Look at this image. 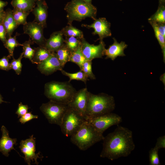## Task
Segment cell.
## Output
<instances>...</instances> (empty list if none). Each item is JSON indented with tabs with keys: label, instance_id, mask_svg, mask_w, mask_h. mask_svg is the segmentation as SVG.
<instances>
[{
	"label": "cell",
	"instance_id": "37",
	"mask_svg": "<svg viewBox=\"0 0 165 165\" xmlns=\"http://www.w3.org/2000/svg\"><path fill=\"white\" fill-rule=\"evenodd\" d=\"M29 108L27 105H23L22 102H20L18 105V108L16 112L17 115L18 117H21L28 112Z\"/></svg>",
	"mask_w": 165,
	"mask_h": 165
},
{
	"label": "cell",
	"instance_id": "5",
	"mask_svg": "<svg viewBox=\"0 0 165 165\" xmlns=\"http://www.w3.org/2000/svg\"><path fill=\"white\" fill-rule=\"evenodd\" d=\"M64 10L67 12L68 24H72L74 20L81 21L89 17L96 20V8L91 3L82 0H71L65 6Z\"/></svg>",
	"mask_w": 165,
	"mask_h": 165
},
{
	"label": "cell",
	"instance_id": "40",
	"mask_svg": "<svg viewBox=\"0 0 165 165\" xmlns=\"http://www.w3.org/2000/svg\"><path fill=\"white\" fill-rule=\"evenodd\" d=\"M158 30L160 33L165 37V23H156Z\"/></svg>",
	"mask_w": 165,
	"mask_h": 165
},
{
	"label": "cell",
	"instance_id": "30",
	"mask_svg": "<svg viewBox=\"0 0 165 165\" xmlns=\"http://www.w3.org/2000/svg\"><path fill=\"white\" fill-rule=\"evenodd\" d=\"M64 43L72 52L76 50L81 44V39L75 37L71 36L66 37Z\"/></svg>",
	"mask_w": 165,
	"mask_h": 165
},
{
	"label": "cell",
	"instance_id": "44",
	"mask_svg": "<svg viewBox=\"0 0 165 165\" xmlns=\"http://www.w3.org/2000/svg\"><path fill=\"white\" fill-rule=\"evenodd\" d=\"M82 0L88 3H91V0Z\"/></svg>",
	"mask_w": 165,
	"mask_h": 165
},
{
	"label": "cell",
	"instance_id": "13",
	"mask_svg": "<svg viewBox=\"0 0 165 165\" xmlns=\"http://www.w3.org/2000/svg\"><path fill=\"white\" fill-rule=\"evenodd\" d=\"M37 65L38 70L46 75H51L57 71H61L64 68L55 52H53L47 59Z\"/></svg>",
	"mask_w": 165,
	"mask_h": 165
},
{
	"label": "cell",
	"instance_id": "41",
	"mask_svg": "<svg viewBox=\"0 0 165 165\" xmlns=\"http://www.w3.org/2000/svg\"><path fill=\"white\" fill-rule=\"evenodd\" d=\"M7 2H5L1 0H0V12L3 11L4 8L8 4Z\"/></svg>",
	"mask_w": 165,
	"mask_h": 165
},
{
	"label": "cell",
	"instance_id": "32",
	"mask_svg": "<svg viewBox=\"0 0 165 165\" xmlns=\"http://www.w3.org/2000/svg\"><path fill=\"white\" fill-rule=\"evenodd\" d=\"M92 61H86L84 63L80 68L88 78L94 80L96 79V77L92 72Z\"/></svg>",
	"mask_w": 165,
	"mask_h": 165
},
{
	"label": "cell",
	"instance_id": "14",
	"mask_svg": "<svg viewBox=\"0 0 165 165\" xmlns=\"http://www.w3.org/2000/svg\"><path fill=\"white\" fill-rule=\"evenodd\" d=\"M110 25V23L105 18H100L94 20L91 24H82V26L87 28H93L94 31L92 34L98 35L100 41H102L104 38L111 36Z\"/></svg>",
	"mask_w": 165,
	"mask_h": 165
},
{
	"label": "cell",
	"instance_id": "38",
	"mask_svg": "<svg viewBox=\"0 0 165 165\" xmlns=\"http://www.w3.org/2000/svg\"><path fill=\"white\" fill-rule=\"evenodd\" d=\"M154 147L159 150L161 148H165V135L160 137L157 139V142Z\"/></svg>",
	"mask_w": 165,
	"mask_h": 165
},
{
	"label": "cell",
	"instance_id": "9",
	"mask_svg": "<svg viewBox=\"0 0 165 165\" xmlns=\"http://www.w3.org/2000/svg\"><path fill=\"white\" fill-rule=\"evenodd\" d=\"M19 148L24 154V160L28 165H30L31 162H34V163L38 165V158L42 159L40 152L36 153L35 138L32 135L29 138L25 140H22L20 143Z\"/></svg>",
	"mask_w": 165,
	"mask_h": 165
},
{
	"label": "cell",
	"instance_id": "15",
	"mask_svg": "<svg viewBox=\"0 0 165 165\" xmlns=\"http://www.w3.org/2000/svg\"><path fill=\"white\" fill-rule=\"evenodd\" d=\"M2 136L0 139V152L6 157L9 156V152L13 149L15 150L14 145H17L16 138H12L9 136V132L5 127H1Z\"/></svg>",
	"mask_w": 165,
	"mask_h": 165
},
{
	"label": "cell",
	"instance_id": "43",
	"mask_svg": "<svg viewBox=\"0 0 165 165\" xmlns=\"http://www.w3.org/2000/svg\"><path fill=\"white\" fill-rule=\"evenodd\" d=\"M2 102L6 103L7 102L4 101L3 100V97L0 94V104Z\"/></svg>",
	"mask_w": 165,
	"mask_h": 165
},
{
	"label": "cell",
	"instance_id": "22",
	"mask_svg": "<svg viewBox=\"0 0 165 165\" xmlns=\"http://www.w3.org/2000/svg\"><path fill=\"white\" fill-rule=\"evenodd\" d=\"M86 61L82 53L81 44L76 50L71 53L69 61L76 64L80 68Z\"/></svg>",
	"mask_w": 165,
	"mask_h": 165
},
{
	"label": "cell",
	"instance_id": "24",
	"mask_svg": "<svg viewBox=\"0 0 165 165\" xmlns=\"http://www.w3.org/2000/svg\"><path fill=\"white\" fill-rule=\"evenodd\" d=\"M60 62L64 67L65 64L69 61L71 52L65 44L55 52Z\"/></svg>",
	"mask_w": 165,
	"mask_h": 165
},
{
	"label": "cell",
	"instance_id": "35",
	"mask_svg": "<svg viewBox=\"0 0 165 165\" xmlns=\"http://www.w3.org/2000/svg\"><path fill=\"white\" fill-rule=\"evenodd\" d=\"M11 57L9 55L4 56L0 59V69H1L8 71L11 69L10 63H9V59Z\"/></svg>",
	"mask_w": 165,
	"mask_h": 165
},
{
	"label": "cell",
	"instance_id": "2",
	"mask_svg": "<svg viewBox=\"0 0 165 165\" xmlns=\"http://www.w3.org/2000/svg\"><path fill=\"white\" fill-rule=\"evenodd\" d=\"M103 134L86 120L70 136V141L80 150L85 151L103 140L104 138Z\"/></svg>",
	"mask_w": 165,
	"mask_h": 165
},
{
	"label": "cell",
	"instance_id": "21",
	"mask_svg": "<svg viewBox=\"0 0 165 165\" xmlns=\"http://www.w3.org/2000/svg\"><path fill=\"white\" fill-rule=\"evenodd\" d=\"M36 0H12L11 4L14 8L30 12L36 5Z\"/></svg>",
	"mask_w": 165,
	"mask_h": 165
},
{
	"label": "cell",
	"instance_id": "6",
	"mask_svg": "<svg viewBox=\"0 0 165 165\" xmlns=\"http://www.w3.org/2000/svg\"><path fill=\"white\" fill-rule=\"evenodd\" d=\"M69 107L68 104L50 100L42 104L40 109L50 123L60 126Z\"/></svg>",
	"mask_w": 165,
	"mask_h": 165
},
{
	"label": "cell",
	"instance_id": "7",
	"mask_svg": "<svg viewBox=\"0 0 165 165\" xmlns=\"http://www.w3.org/2000/svg\"><path fill=\"white\" fill-rule=\"evenodd\" d=\"M86 120L85 118L69 107L60 126L61 132L65 136L70 137Z\"/></svg>",
	"mask_w": 165,
	"mask_h": 165
},
{
	"label": "cell",
	"instance_id": "12",
	"mask_svg": "<svg viewBox=\"0 0 165 165\" xmlns=\"http://www.w3.org/2000/svg\"><path fill=\"white\" fill-rule=\"evenodd\" d=\"M23 25L24 33L28 35L34 43L44 46L46 39L43 35L42 26L34 21L27 22Z\"/></svg>",
	"mask_w": 165,
	"mask_h": 165
},
{
	"label": "cell",
	"instance_id": "19",
	"mask_svg": "<svg viewBox=\"0 0 165 165\" xmlns=\"http://www.w3.org/2000/svg\"><path fill=\"white\" fill-rule=\"evenodd\" d=\"M6 32L7 38L11 36L13 32L18 26L13 17L12 10L8 9L2 21Z\"/></svg>",
	"mask_w": 165,
	"mask_h": 165
},
{
	"label": "cell",
	"instance_id": "36",
	"mask_svg": "<svg viewBox=\"0 0 165 165\" xmlns=\"http://www.w3.org/2000/svg\"><path fill=\"white\" fill-rule=\"evenodd\" d=\"M38 118V116L33 115L31 112H27L24 115L21 117L19 119V121L21 124H24L33 119H37Z\"/></svg>",
	"mask_w": 165,
	"mask_h": 165
},
{
	"label": "cell",
	"instance_id": "4",
	"mask_svg": "<svg viewBox=\"0 0 165 165\" xmlns=\"http://www.w3.org/2000/svg\"><path fill=\"white\" fill-rule=\"evenodd\" d=\"M76 91L69 81H52L44 86V94L50 100L68 104Z\"/></svg>",
	"mask_w": 165,
	"mask_h": 165
},
{
	"label": "cell",
	"instance_id": "27",
	"mask_svg": "<svg viewBox=\"0 0 165 165\" xmlns=\"http://www.w3.org/2000/svg\"><path fill=\"white\" fill-rule=\"evenodd\" d=\"M60 71L63 75L69 78V82H70L72 80H76L82 81L86 84V81L89 80L88 77L80 70L79 72L75 73L68 72L63 69Z\"/></svg>",
	"mask_w": 165,
	"mask_h": 165
},
{
	"label": "cell",
	"instance_id": "8",
	"mask_svg": "<svg viewBox=\"0 0 165 165\" xmlns=\"http://www.w3.org/2000/svg\"><path fill=\"white\" fill-rule=\"evenodd\" d=\"M86 120L97 130L103 134L110 127L119 124L122 119V117L118 115L110 112L88 118Z\"/></svg>",
	"mask_w": 165,
	"mask_h": 165
},
{
	"label": "cell",
	"instance_id": "17",
	"mask_svg": "<svg viewBox=\"0 0 165 165\" xmlns=\"http://www.w3.org/2000/svg\"><path fill=\"white\" fill-rule=\"evenodd\" d=\"M113 39V43L108 49H105V55L106 56V59L110 58L112 61L118 56H125L124 51L127 47L125 42L121 41L119 43L115 38Z\"/></svg>",
	"mask_w": 165,
	"mask_h": 165
},
{
	"label": "cell",
	"instance_id": "10",
	"mask_svg": "<svg viewBox=\"0 0 165 165\" xmlns=\"http://www.w3.org/2000/svg\"><path fill=\"white\" fill-rule=\"evenodd\" d=\"M89 92L86 87L76 91L72 100L68 104L70 107L85 119Z\"/></svg>",
	"mask_w": 165,
	"mask_h": 165
},
{
	"label": "cell",
	"instance_id": "34",
	"mask_svg": "<svg viewBox=\"0 0 165 165\" xmlns=\"http://www.w3.org/2000/svg\"><path fill=\"white\" fill-rule=\"evenodd\" d=\"M159 150L154 147L149 150V157L150 165H161L158 154Z\"/></svg>",
	"mask_w": 165,
	"mask_h": 165
},
{
	"label": "cell",
	"instance_id": "31",
	"mask_svg": "<svg viewBox=\"0 0 165 165\" xmlns=\"http://www.w3.org/2000/svg\"><path fill=\"white\" fill-rule=\"evenodd\" d=\"M148 20L156 23H165V8L164 6L160 7L156 12Z\"/></svg>",
	"mask_w": 165,
	"mask_h": 165
},
{
	"label": "cell",
	"instance_id": "16",
	"mask_svg": "<svg viewBox=\"0 0 165 165\" xmlns=\"http://www.w3.org/2000/svg\"><path fill=\"white\" fill-rule=\"evenodd\" d=\"M48 7L44 0H36V5L31 11L35 18L33 21L41 24L44 28L46 26Z\"/></svg>",
	"mask_w": 165,
	"mask_h": 165
},
{
	"label": "cell",
	"instance_id": "29",
	"mask_svg": "<svg viewBox=\"0 0 165 165\" xmlns=\"http://www.w3.org/2000/svg\"><path fill=\"white\" fill-rule=\"evenodd\" d=\"M16 35L14 37L11 36L8 38L4 44L5 47L8 50L9 55L11 57H13V52L15 48L17 46H22V44L19 43L16 39Z\"/></svg>",
	"mask_w": 165,
	"mask_h": 165
},
{
	"label": "cell",
	"instance_id": "20",
	"mask_svg": "<svg viewBox=\"0 0 165 165\" xmlns=\"http://www.w3.org/2000/svg\"><path fill=\"white\" fill-rule=\"evenodd\" d=\"M34 49L35 52L32 59L33 64H37L46 60L53 52L44 46H39Z\"/></svg>",
	"mask_w": 165,
	"mask_h": 165
},
{
	"label": "cell",
	"instance_id": "26",
	"mask_svg": "<svg viewBox=\"0 0 165 165\" xmlns=\"http://www.w3.org/2000/svg\"><path fill=\"white\" fill-rule=\"evenodd\" d=\"M149 23L152 27L155 33V36L157 38L162 49L163 56V61H165V37L163 36L159 31L156 22L148 20Z\"/></svg>",
	"mask_w": 165,
	"mask_h": 165
},
{
	"label": "cell",
	"instance_id": "42",
	"mask_svg": "<svg viewBox=\"0 0 165 165\" xmlns=\"http://www.w3.org/2000/svg\"><path fill=\"white\" fill-rule=\"evenodd\" d=\"M5 15V11L0 12V23H2Z\"/></svg>",
	"mask_w": 165,
	"mask_h": 165
},
{
	"label": "cell",
	"instance_id": "28",
	"mask_svg": "<svg viewBox=\"0 0 165 165\" xmlns=\"http://www.w3.org/2000/svg\"><path fill=\"white\" fill-rule=\"evenodd\" d=\"M34 42L30 38L27 41H25L22 45L23 48V57L28 59L33 63L32 58L34 53L35 50L31 47V45Z\"/></svg>",
	"mask_w": 165,
	"mask_h": 165
},
{
	"label": "cell",
	"instance_id": "1",
	"mask_svg": "<svg viewBox=\"0 0 165 165\" xmlns=\"http://www.w3.org/2000/svg\"><path fill=\"white\" fill-rule=\"evenodd\" d=\"M100 157L113 161L128 156L134 150L135 145L132 131L128 128L118 126L104 137Z\"/></svg>",
	"mask_w": 165,
	"mask_h": 165
},
{
	"label": "cell",
	"instance_id": "3",
	"mask_svg": "<svg viewBox=\"0 0 165 165\" xmlns=\"http://www.w3.org/2000/svg\"><path fill=\"white\" fill-rule=\"evenodd\" d=\"M115 107L112 96L103 93L94 94L89 92L85 119L111 112Z\"/></svg>",
	"mask_w": 165,
	"mask_h": 165
},
{
	"label": "cell",
	"instance_id": "11",
	"mask_svg": "<svg viewBox=\"0 0 165 165\" xmlns=\"http://www.w3.org/2000/svg\"><path fill=\"white\" fill-rule=\"evenodd\" d=\"M82 53L87 61H92L95 58H102L105 55V44L103 41L99 44H90L84 38L81 39Z\"/></svg>",
	"mask_w": 165,
	"mask_h": 165
},
{
	"label": "cell",
	"instance_id": "39",
	"mask_svg": "<svg viewBox=\"0 0 165 165\" xmlns=\"http://www.w3.org/2000/svg\"><path fill=\"white\" fill-rule=\"evenodd\" d=\"M7 39L6 31L2 22L0 23V39L4 44Z\"/></svg>",
	"mask_w": 165,
	"mask_h": 165
},
{
	"label": "cell",
	"instance_id": "18",
	"mask_svg": "<svg viewBox=\"0 0 165 165\" xmlns=\"http://www.w3.org/2000/svg\"><path fill=\"white\" fill-rule=\"evenodd\" d=\"M63 35L61 31L53 32L46 39L44 46L51 52H56L64 44Z\"/></svg>",
	"mask_w": 165,
	"mask_h": 165
},
{
	"label": "cell",
	"instance_id": "23",
	"mask_svg": "<svg viewBox=\"0 0 165 165\" xmlns=\"http://www.w3.org/2000/svg\"><path fill=\"white\" fill-rule=\"evenodd\" d=\"M63 35L66 37H74L80 39L84 38L83 32L80 30L72 26L69 25L63 28L61 31Z\"/></svg>",
	"mask_w": 165,
	"mask_h": 165
},
{
	"label": "cell",
	"instance_id": "25",
	"mask_svg": "<svg viewBox=\"0 0 165 165\" xmlns=\"http://www.w3.org/2000/svg\"><path fill=\"white\" fill-rule=\"evenodd\" d=\"M12 12L13 17L18 26L20 24L24 25L27 23V18L30 12L14 8L12 10Z\"/></svg>",
	"mask_w": 165,
	"mask_h": 165
},
{
	"label": "cell",
	"instance_id": "33",
	"mask_svg": "<svg viewBox=\"0 0 165 165\" xmlns=\"http://www.w3.org/2000/svg\"><path fill=\"white\" fill-rule=\"evenodd\" d=\"M13 60L10 63V67L11 69H13L18 75H20L21 72L22 64L21 60L23 57V53H20L19 57L17 59H15L13 57Z\"/></svg>",
	"mask_w": 165,
	"mask_h": 165
}]
</instances>
